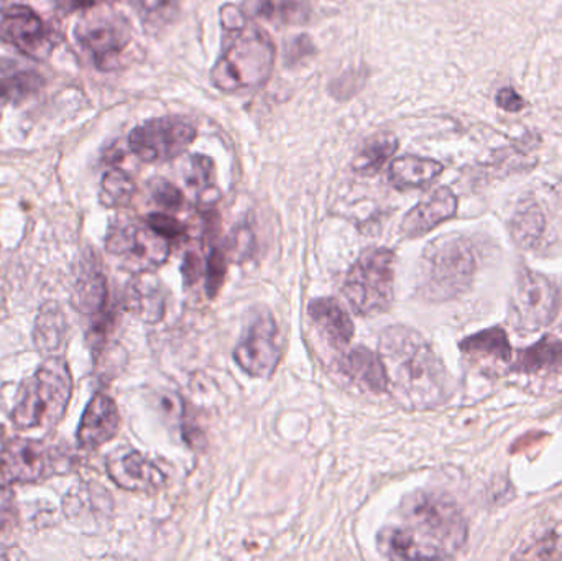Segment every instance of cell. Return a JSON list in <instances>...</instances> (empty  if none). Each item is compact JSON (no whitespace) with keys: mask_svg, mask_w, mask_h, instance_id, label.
Listing matches in <instances>:
<instances>
[{"mask_svg":"<svg viewBox=\"0 0 562 561\" xmlns=\"http://www.w3.org/2000/svg\"><path fill=\"white\" fill-rule=\"evenodd\" d=\"M465 539L468 526L454 503L441 494L416 491L380 530L376 547L389 560L452 559Z\"/></svg>","mask_w":562,"mask_h":561,"instance_id":"1","label":"cell"},{"mask_svg":"<svg viewBox=\"0 0 562 561\" xmlns=\"http://www.w3.org/2000/svg\"><path fill=\"white\" fill-rule=\"evenodd\" d=\"M379 356L386 392L398 407L425 412L451 399L452 379L429 343L408 326H390L380 336Z\"/></svg>","mask_w":562,"mask_h":561,"instance_id":"2","label":"cell"},{"mask_svg":"<svg viewBox=\"0 0 562 561\" xmlns=\"http://www.w3.org/2000/svg\"><path fill=\"white\" fill-rule=\"evenodd\" d=\"M72 395V375L61 358H48L23 382L12 422L22 430L48 431L61 422Z\"/></svg>","mask_w":562,"mask_h":561,"instance_id":"3","label":"cell"},{"mask_svg":"<svg viewBox=\"0 0 562 561\" xmlns=\"http://www.w3.org/2000/svg\"><path fill=\"white\" fill-rule=\"evenodd\" d=\"M229 43L217 59L211 79L221 91L236 92L262 86L276 65V45L259 26L247 23L229 32Z\"/></svg>","mask_w":562,"mask_h":561,"instance_id":"4","label":"cell"},{"mask_svg":"<svg viewBox=\"0 0 562 561\" xmlns=\"http://www.w3.org/2000/svg\"><path fill=\"white\" fill-rule=\"evenodd\" d=\"M474 273L475 256L469 240L462 236L439 237L423 253L418 290L429 302H446L462 295Z\"/></svg>","mask_w":562,"mask_h":561,"instance_id":"5","label":"cell"},{"mask_svg":"<svg viewBox=\"0 0 562 561\" xmlns=\"http://www.w3.org/2000/svg\"><path fill=\"white\" fill-rule=\"evenodd\" d=\"M395 256L385 247L363 250L347 272L344 296L360 316L382 315L393 303Z\"/></svg>","mask_w":562,"mask_h":561,"instance_id":"6","label":"cell"},{"mask_svg":"<svg viewBox=\"0 0 562 561\" xmlns=\"http://www.w3.org/2000/svg\"><path fill=\"white\" fill-rule=\"evenodd\" d=\"M196 138L193 122L183 117H158L131 132V150L147 164L173 160Z\"/></svg>","mask_w":562,"mask_h":561,"instance_id":"7","label":"cell"},{"mask_svg":"<svg viewBox=\"0 0 562 561\" xmlns=\"http://www.w3.org/2000/svg\"><path fill=\"white\" fill-rule=\"evenodd\" d=\"M105 249L112 256L121 257L134 272H151L167 262L170 240L148 226L117 223L109 229Z\"/></svg>","mask_w":562,"mask_h":561,"instance_id":"8","label":"cell"},{"mask_svg":"<svg viewBox=\"0 0 562 561\" xmlns=\"http://www.w3.org/2000/svg\"><path fill=\"white\" fill-rule=\"evenodd\" d=\"M279 325L270 312H259L234 349V361L250 378H272L281 359Z\"/></svg>","mask_w":562,"mask_h":561,"instance_id":"9","label":"cell"},{"mask_svg":"<svg viewBox=\"0 0 562 561\" xmlns=\"http://www.w3.org/2000/svg\"><path fill=\"white\" fill-rule=\"evenodd\" d=\"M79 45L92 56L95 65L104 69L132 42V26L121 13L98 10L82 16L75 29Z\"/></svg>","mask_w":562,"mask_h":561,"instance_id":"10","label":"cell"},{"mask_svg":"<svg viewBox=\"0 0 562 561\" xmlns=\"http://www.w3.org/2000/svg\"><path fill=\"white\" fill-rule=\"evenodd\" d=\"M560 308V290L548 277L524 270L514 295V318L517 328L535 333L553 322Z\"/></svg>","mask_w":562,"mask_h":561,"instance_id":"11","label":"cell"},{"mask_svg":"<svg viewBox=\"0 0 562 561\" xmlns=\"http://www.w3.org/2000/svg\"><path fill=\"white\" fill-rule=\"evenodd\" d=\"M52 451L42 441L15 438L0 455V486L36 483L53 473Z\"/></svg>","mask_w":562,"mask_h":561,"instance_id":"12","label":"cell"},{"mask_svg":"<svg viewBox=\"0 0 562 561\" xmlns=\"http://www.w3.org/2000/svg\"><path fill=\"white\" fill-rule=\"evenodd\" d=\"M0 36L30 58H46L53 49L52 32L29 7L12 5L3 10Z\"/></svg>","mask_w":562,"mask_h":561,"instance_id":"13","label":"cell"},{"mask_svg":"<svg viewBox=\"0 0 562 561\" xmlns=\"http://www.w3.org/2000/svg\"><path fill=\"white\" fill-rule=\"evenodd\" d=\"M108 473L119 487L132 493H155L167 484V474L135 450H117L109 457Z\"/></svg>","mask_w":562,"mask_h":561,"instance_id":"14","label":"cell"},{"mask_svg":"<svg viewBox=\"0 0 562 561\" xmlns=\"http://www.w3.org/2000/svg\"><path fill=\"white\" fill-rule=\"evenodd\" d=\"M458 197L448 187L432 191L426 200L416 204L402 221V234L408 239L425 236L439 224L458 214Z\"/></svg>","mask_w":562,"mask_h":561,"instance_id":"15","label":"cell"},{"mask_svg":"<svg viewBox=\"0 0 562 561\" xmlns=\"http://www.w3.org/2000/svg\"><path fill=\"white\" fill-rule=\"evenodd\" d=\"M119 427H121V417H119L115 402L109 395L95 394L82 414L78 428L79 444L82 448L95 450L115 438Z\"/></svg>","mask_w":562,"mask_h":561,"instance_id":"16","label":"cell"},{"mask_svg":"<svg viewBox=\"0 0 562 561\" xmlns=\"http://www.w3.org/2000/svg\"><path fill=\"white\" fill-rule=\"evenodd\" d=\"M339 371L357 388L372 394L386 392V375L379 352L370 351L366 346L347 351L339 361Z\"/></svg>","mask_w":562,"mask_h":561,"instance_id":"17","label":"cell"},{"mask_svg":"<svg viewBox=\"0 0 562 561\" xmlns=\"http://www.w3.org/2000/svg\"><path fill=\"white\" fill-rule=\"evenodd\" d=\"M307 315L334 348H346L352 341L356 328L349 313L337 300L329 296L311 300L307 305Z\"/></svg>","mask_w":562,"mask_h":561,"instance_id":"18","label":"cell"},{"mask_svg":"<svg viewBox=\"0 0 562 561\" xmlns=\"http://www.w3.org/2000/svg\"><path fill=\"white\" fill-rule=\"evenodd\" d=\"M127 305L145 323H160L167 310L164 285L151 272H140L128 287Z\"/></svg>","mask_w":562,"mask_h":561,"instance_id":"19","label":"cell"},{"mask_svg":"<svg viewBox=\"0 0 562 561\" xmlns=\"http://www.w3.org/2000/svg\"><path fill=\"white\" fill-rule=\"evenodd\" d=\"M517 371L530 378L562 381V343L553 336H544L540 343L521 352Z\"/></svg>","mask_w":562,"mask_h":561,"instance_id":"20","label":"cell"},{"mask_svg":"<svg viewBox=\"0 0 562 561\" xmlns=\"http://www.w3.org/2000/svg\"><path fill=\"white\" fill-rule=\"evenodd\" d=\"M445 165L432 158L413 157L403 155L390 164V183L398 190H416L431 184L436 178L441 177Z\"/></svg>","mask_w":562,"mask_h":561,"instance_id":"21","label":"cell"},{"mask_svg":"<svg viewBox=\"0 0 562 561\" xmlns=\"http://www.w3.org/2000/svg\"><path fill=\"white\" fill-rule=\"evenodd\" d=\"M66 338H68V322H66L65 312L59 303L46 302L40 308L35 328H33L35 348L43 356H52L61 351Z\"/></svg>","mask_w":562,"mask_h":561,"instance_id":"22","label":"cell"},{"mask_svg":"<svg viewBox=\"0 0 562 561\" xmlns=\"http://www.w3.org/2000/svg\"><path fill=\"white\" fill-rule=\"evenodd\" d=\"M461 349L464 355L477 361H488L498 366L512 361V346L502 328L485 329L477 335L469 336L461 343Z\"/></svg>","mask_w":562,"mask_h":561,"instance_id":"23","label":"cell"},{"mask_svg":"<svg viewBox=\"0 0 562 561\" xmlns=\"http://www.w3.org/2000/svg\"><path fill=\"white\" fill-rule=\"evenodd\" d=\"M108 280L98 269H88L79 276L72 290V305L82 315L98 316L108 305Z\"/></svg>","mask_w":562,"mask_h":561,"instance_id":"24","label":"cell"},{"mask_svg":"<svg viewBox=\"0 0 562 561\" xmlns=\"http://www.w3.org/2000/svg\"><path fill=\"white\" fill-rule=\"evenodd\" d=\"M246 13L283 25H300L310 19V9L301 0H246Z\"/></svg>","mask_w":562,"mask_h":561,"instance_id":"25","label":"cell"},{"mask_svg":"<svg viewBox=\"0 0 562 561\" xmlns=\"http://www.w3.org/2000/svg\"><path fill=\"white\" fill-rule=\"evenodd\" d=\"M547 227V217L537 201L521 200L512 220V234L525 249L537 246Z\"/></svg>","mask_w":562,"mask_h":561,"instance_id":"26","label":"cell"},{"mask_svg":"<svg viewBox=\"0 0 562 561\" xmlns=\"http://www.w3.org/2000/svg\"><path fill=\"white\" fill-rule=\"evenodd\" d=\"M398 138L393 134L373 135L363 144L362 150L353 160V170L360 175H375L385 167L386 161L395 155Z\"/></svg>","mask_w":562,"mask_h":561,"instance_id":"27","label":"cell"},{"mask_svg":"<svg viewBox=\"0 0 562 561\" xmlns=\"http://www.w3.org/2000/svg\"><path fill=\"white\" fill-rule=\"evenodd\" d=\"M43 78L35 71H15L0 78V111L3 105L19 104L38 94Z\"/></svg>","mask_w":562,"mask_h":561,"instance_id":"28","label":"cell"},{"mask_svg":"<svg viewBox=\"0 0 562 561\" xmlns=\"http://www.w3.org/2000/svg\"><path fill=\"white\" fill-rule=\"evenodd\" d=\"M135 194V183L125 171L111 170L104 175L101 183V203L108 207H124Z\"/></svg>","mask_w":562,"mask_h":561,"instance_id":"29","label":"cell"},{"mask_svg":"<svg viewBox=\"0 0 562 561\" xmlns=\"http://www.w3.org/2000/svg\"><path fill=\"white\" fill-rule=\"evenodd\" d=\"M134 5L148 26H164L178 15L181 0H134Z\"/></svg>","mask_w":562,"mask_h":561,"instance_id":"30","label":"cell"},{"mask_svg":"<svg viewBox=\"0 0 562 561\" xmlns=\"http://www.w3.org/2000/svg\"><path fill=\"white\" fill-rule=\"evenodd\" d=\"M227 266H229V260H227L226 253L214 247L207 256L206 262H204V290H206V295L210 299H214L223 289L227 276Z\"/></svg>","mask_w":562,"mask_h":561,"instance_id":"31","label":"cell"},{"mask_svg":"<svg viewBox=\"0 0 562 561\" xmlns=\"http://www.w3.org/2000/svg\"><path fill=\"white\" fill-rule=\"evenodd\" d=\"M150 191L154 200L157 201L160 206H164L165 210L175 211L183 206V193H181L180 188L175 187V184L170 183L168 180L157 178V180L151 181Z\"/></svg>","mask_w":562,"mask_h":561,"instance_id":"32","label":"cell"},{"mask_svg":"<svg viewBox=\"0 0 562 561\" xmlns=\"http://www.w3.org/2000/svg\"><path fill=\"white\" fill-rule=\"evenodd\" d=\"M147 226L168 240L180 239L188 231L187 224L165 213L150 214V216L147 217Z\"/></svg>","mask_w":562,"mask_h":561,"instance_id":"33","label":"cell"},{"mask_svg":"<svg viewBox=\"0 0 562 561\" xmlns=\"http://www.w3.org/2000/svg\"><path fill=\"white\" fill-rule=\"evenodd\" d=\"M214 164L211 158L203 157V155H194L191 160V175L188 178V183L191 187L200 188L201 191L210 190L213 188L211 180H213Z\"/></svg>","mask_w":562,"mask_h":561,"instance_id":"34","label":"cell"},{"mask_svg":"<svg viewBox=\"0 0 562 561\" xmlns=\"http://www.w3.org/2000/svg\"><path fill=\"white\" fill-rule=\"evenodd\" d=\"M204 262L206 260L201 259L196 250H188L184 254L183 263H181V276H183L187 285H194L201 279V276H204Z\"/></svg>","mask_w":562,"mask_h":561,"instance_id":"35","label":"cell"},{"mask_svg":"<svg viewBox=\"0 0 562 561\" xmlns=\"http://www.w3.org/2000/svg\"><path fill=\"white\" fill-rule=\"evenodd\" d=\"M15 519V503L9 487L0 486V536L12 526Z\"/></svg>","mask_w":562,"mask_h":561,"instance_id":"36","label":"cell"},{"mask_svg":"<svg viewBox=\"0 0 562 561\" xmlns=\"http://www.w3.org/2000/svg\"><path fill=\"white\" fill-rule=\"evenodd\" d=\"M314 52L313 43L307 36L301 35L297 38L291 40L290 45L286 46V63L293 65V63L300 61L301 58H306L310 53Z\"/></svg>","mask_w":562,"mask_h":561,"instance_id":"37","label":"cell"},{"mask_svg":"<svg viewBox=\"0 0 562 561\" xmlns=\"http://www.w3.org/2000/svg\"><path fill=\"white\" fill-rule=\"evenodd\" d=\"M495 101H497L498 108L507 112H520L524 111L525 105H527L525 99L521 98L514 88L501 89V91L497 92Z\"/></svg>","mask_w":562,"mask_h":561,"instance_id":"38","label":"cell"},{"mask_svg":"<svg viewBox=\"0 0 562 561\" xmlns=\"http://www.w3.org/2000/svg\"><path fill=\"white\" fill-rule=\"evenodd\" d=\"M72 5L78 7V9H92V7L98 5L101 0H71Z\"/></svg>","mask_w":562,"mask_h":561,"instance_id":"39","label":"cell"}]
</instances>
